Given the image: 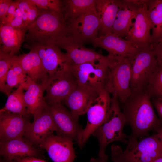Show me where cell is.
<instances>
[{"mask_svg": "<svg viewBox=\"0 0 162 162\" xmlns=\"http://www.w3.org/2000/svg\"><path fill=\"white\" fill-rule=\"evenodd\" d=\"M120 102L126 124L131 128V136L137 139L143 138L148 136L151 131L156 130L162 127L146 91L131 92L128 98Z\"/></svg>", "mask_w": 162, "mask_h": 162, "instance_id": "obj_1", "label": "cell"}, {"mask_svg": "<svg viewBox=\"0 0 162 162\" xmlns=\"http://www.w3.org/2000/svg\"><path fill=\"white\" fill-rule=\"evenodd\" d=\"M124 150L119 145H112L111 155L114 162H153L162 156V143L157 134L140 141L130 135Z\"/></svg>", "mask_w": 162, "mask_h": 162, "instance_id": "obj_2", "label": "cell"}, {"mask_svg": "<svg viewBox=\"0 0 162 162\" xmlns=\"http://www.w3.org/2000/svg\"><path fill=\"white\" fill-rule=\"evenodd\" d=\"M67 32L62 16L54 11L41 9L37 18L27 26L25 44H52L58 37L66 36Z\"/></svg>", "mask_w": 162, "mask_h": 162, "instance_id": "obj_3", "label": "cell"}, {"mask_svg": "<svg viewBox=\"0 0 162 162\" xmlns=\"http://www.w3.org/2000/svg\"><path fill=\"white\" fill-rule=\"evenodd\" d=\"M125 124V117L118 99L116 96H112L110 110L106 119L92 135L97 138L99 142V157L107 160L106 149L113 142H121L127 144L128 136L123 130Z\"/></svg>", "mask_w": 162, "mask_h": 162, "instance_id": "obj_4", "label": "cell"}, {"mask_svg": "<svg viewBox=\"0 0 162 162\" xmlns=\"http://www.w3.org/2000/svg\"><path fill=\"white\" fill-rule=\"evenodd\" d=\"M127 58L131 69V92L146 91L158 66L151 47L138 48Z\"/></svg>", "mask_w": 162, "mask_h": 162, "instance_id": "obj_5", "label": "cell"}, {"mask_svg": "<svg viewBox=\"0 0 162 162\" xmlns=\"http://www.w3.org/2000/svg\"><path fill=\"white\" fill-rule=\"evenodd\" d=\"M114 59L104 62L86 63L70 67L77 80L78 85L99 92L106 90L109 67Z\"/></svg>", "mask_w": 162, "mask_h": 162, "instance_id": "obj_6", "label": "cell"}, {"mask_svg": "<svg viewBox=\"0 0 162 162\" xmlns=\"http://www.w3.org/2000/svg\"><path fill=\"white\" fill-rule=\"evenodd\" d=\"M106 90L112 96L123 102L130 95L131 78L130 64L127 58H115L109 67Z\"/></svg>", "mask_w": 162, "mask_h": 162, "instance_id": "obj_7", "label": "cell"}, {"mask_svg": "<svg viewBox=\"0 0 162 162\" xmlns=\"http://www.w3.org/2000/svg\"><path fill=\"white\" fill-rule=\"evenodd\" d=\"M64 22L67 27L66 36L83 45L87 42L92 43L98 37L101 27V19L97 10Z\"/></svg>", "mask_w": 162, "mask_h": 162, "instance_id": "obj_8", "label": "cell"}, {"mask_svg": "<svg viewBox=\"0 0 162 162\" xmlns=\"http://www.w3.org/2000/svg\"><path fill=\"white\" fill-rule=\"evenodd\" d=\"M45 98L48 104L64 101L78 85L76 79L68 64L49 77L45 82Z\"/></svg>", "mask_w": 162, "mask_h": 162, "instance_id": "obj_9", "label": "cell"}, {"mask_svg": "<svg viewBox=\"0 0 162 162\" xmlns=\"http://www.w3.org/2000/svg\"><path fill=\"white\" fill-rule=\"evenodd\" d=\"M110 94L107 90H103L89 106L86 112V125L77 142L80 148L84 146L90 136L106 119L110 109L112 97Z\"/></svg>", "mask_w": 162, "mask_h": 162, "instance_id": "obj_10", "label": "cell"}, {"mask_svg": "<svg viewBox=\"0 0 162 162\" xmlns=\"http://www.w3.org/2000/svg\"><path fill=\"white\" fill-rule=\"evenodd\" d=\"M52 44L66 51L65 55L68 62L71 65L102 62L106 58L105 56L85 47L83 45L66 35L58 37Z\"/></svg>", "mask_w": 162, "mask_h": 162, "instance_id": "obj_11", "label": "cell"}, {"mask_svg": "<svg viewBox=\"0 0 162 162\" xmlns=\"http://www.w3.org/2000/svg\"><path fill=\"white\" fill-rule=\"evenodd\" d=\"M58 135L68 137L78 142L83 129L76 118L61 102L48 104Z\"/></svg>", "mask_w": 162, "mask_h": 162, "instance_id": "obj_12", "label": "cell"}, {"mask_svg": "<svg viewBox=\"0 0 162 162\" xmlns=\"http://www.w3.org/2000/svg\"><path fill=\"white\" fill-rule=\"evenodd\" d=\"M56 130L48 104L46 108L34 115V120L28 124L24 137L34 145L39 146L47 136Z\"/></svg>", "mask_w": 162, "mask_h": 162, "instance_id": "obj_13", "label": "cell"}, {"mask_svg": "<svg viewBox=\"0 0 162 162\" xmlns=\"http://www.w3.org/2000/svg\"><path fill=\"white\" fill-rule=\"evenodd\" d=\"M146 1L144 0L139 8L134 21L125 38L137 49L148 47L152 44V26L147 14Z\"/></svg>", "mask_w": 162, "mask_h": 162, "instance_id": "obj_14", "label": "cell"}, {"mask_svg": "<svg viewBox=\"0 0 162 162\" xmlns=\"http://www.w3.org/2000/svg\"><path fill=\"white\" fill-rule=\"evenodd\" d=\"M71 139L52 134L40 145L53 162H73L76 156Z\"/></svg>", "mask_w": 162, "mask_h": 162, "instance_id": "obj_15", "label": "cell"}, {"mask_svg": "<svg viewBox=\"0 0 162 162\" xmlns=\"http://www.w3.org/2000/svg\"><path fill=\"white\" fill-rule=\"evenodd\" d=\"M23 46L29 50L33 49L36 52L49 77L68 64L65 53H63L60 48L53 44L29 45L25 44Z\"/></svg>", "mask_w": 162, "mask_h": 162, "instance_id": "obj_16", "label": "cell"}, {"mask_svg": "<svg viewBox=\"0 0 162 162\" xmlns=\"http://www.w3.org/2000/svg\"><path fill=\"white\" fill-rule=\"evenodd\" d=\"M0 154L10 160L28 157L42 158L41 150L25 137L0 141Z\"/></svg>", "mask_w": 162, "mask_h": 162, "instance_id": "obj_17", "label": "cell"}, {"mask_svg": "<svg viewBox=\"0 0 162 162\" xmlns=\"http://www.w3.org/2000/svg\"><path fill=\"white\" fill-rule=\"evenodd\" d=\"M92 43L94 47L104 49L113 57L128 58L137 49L129 41L112 32L97 37Z\"/></svg>", "mask_w": 162, "mask_h": 162, "instance_id": "obj_18", "label": "cell"}, {"mask_svg": "<svg viewBox=\"0 0 162 162\" xmlns=\"http://www.w3.org/2000/svg\"><path fill=\"white\" fill-rule=\"evenodd\" d=\"M144 0H122L112 32L125 38L132 27L138 10Z\"/></svg>", "mask_w": 162, "mask_h": 162, "instance_id": "obj_19", "label": "cell"}, {"mask_svg": "<svg viewBox=\"0 0 162 162\" xmlns=\"http://www.w3.org/2000/svg\"><path fill=\"white\" fill-rule=\"evenodd\" d=\"M29 116L0 112V140L4 141L24 136Z\"/></svg>", "mask_w": 162, "mask_h": 162, "instance_id": "obj_20", "label": "cell"}, {"mask_svg": "<svg viewBox=\"0 0 162 162\" xmlns=\"http://www.w3.org/2000/svg\"><path fill=\"white\" fill-rule=\"evenodd\" d=\"M100 92L78 85L64 101L73 115L79 119L80 116L86 113L90 104L98 97Z\"/></svg>", "mask_w": 162, "mask_h": 162, "instance_id": "obj_21", "label": "cell"}, {"mask_svg": "<svg viewBox=\"0 0 162 162\" xmlns=\"http://www.w3.org/2000/svg\"><path fill=\"white\" fill-rule=\"evenodd\" d=\"M27 27L17 28L0 23V51L11 56L19 52L25 41Z\"/></svg>", "mask_w": 162, "mask_h": 162, "instance_id": "obj_22", "label": "cell"}, {"mask_svg": "<svg viewBox=\"0 0 162 162\" xmlns=\"http://www.w3.org/2000/svg\"><path fill=\"white\" fill-rule=\"evenodd\" d=\"M30 50L28 53L16 56L17 59L31 80L38 83H45L49 76L44 70L38 53L33 49Z\"/></svg>", "mask_w": 162, "mask_h": 162, "instance_id": "obj_23", "label": "cell"}, {"mask_svg": "<svg viewBox=\"0 0 162 162\" xmlns=\"http://www.w3.org/2000/svg\"><path fill=\"white\" fill-rule=\"evenodd\" d=\"M45 83H38L29 77L24 93V99L28 114L33 115L48 106L44 96L45 91Z\"/></svg>", "mask_w": 162, "mask_h": 162, "instance_id": "obj_24", "label": "cell"}, {"mask_svg": "<svg viewBox=\"0 0 162 162\" xmlns=\"http://www.w3.org/2000/svg\"><path fill=\"white\" fill-rule=\"evenodd\" d=\"M122 0H96V7L101 21V35L112 32Z\"/></svg>", "mask_w": 162, "mask_h": 162, "instance_id": "obj_25", "label": "cell"}, {"mask_svg": "<svg viewBox=\"0 0 162 162\" xmlns=\"http://www.w3.org/2000/svg\"><path fill=\"white\" fill-rule=\"evenodd\" d=\"M146 5L152 26V45L162 41V0H147Z\"/></svg>", "mask_w": 162, "mask_h": 162, "instance_id": "obj_26", "label": "cell"}, {"mask_svg": "<svg viewBox=\"0 0 162 162\" xmlns=\"http://www.w3.org/2000/svg\"><path fill=\"white\" fill-rule=\"evenodd\" d=\"M62 2L64 22L88 12L96 10V0H65Z\"/></svg>", "mask_w": 162, "mask_h": 162, "instance_id": "obj_27", "label": "cell"}, {"mask_svg": "<svg viewBox=\"0 0 162 162\" xmlns=\"http://www.w3.org/2000/svg\"><path fill=\"white\" fill-rule=\"evenodd\" d=\"M28 78L17 60L16 55L12 56L3 93L8 96L14 88H17L21 84L26 83Z\"/></svg>", "mask_w": 162, "mask_h": 162, "instance_id": "obj_28", "label": "cell"}, {"mask_svg": "<svg viewBox=\"0 0 162 162\" xmlns=\"http://www.w3.org/2000/svg\"><path fill=\"white\" fill-rule=\"evenodd\" d=\"M26 83L21 84L8 96L5 106L0 109V112H8L25 117L30 115L28 114L24 99V90H25Z\"/></svg>", "mask_w": 162, "mask_h": 162, "instance_id": "obj_29", "label": "cell"}, {"mask_svg": "<svg viewBox=\"0 0 162 162\" xmlns=\"http://www.w3.org/2000/svg\"><path fill=\"white\" fill-rule=\"evenodd\" d=\"M22 14L24 26L27 27L33 22L39 15L41 9L31 0H17Z\"/></svg>", "mask_w": 162, "mask_h": 162, "instance_id": "obj_30", "label": "cell"}, {"mask_svg": "<svg viewBox=\"0 0 162 162\" xmlns=\"http://www.w3.org/2000/svg\"><path fill=\"white\" fill-rule=\"evenodd\" d=\"M151 98H162V68L158 65L146 90Z\"/></svg>", "mask_w": 162, "mask_h": 162, "instance_id": "obj_31", "label": "cell"}, {"mask_svg": "<svg viewBox=\"0 0 162 162\" xmlns=\"http://www.w3.org/2000/svg\"><path fill=\"white\" fill-rule=\"evenodd\" d=\"M31 0L38 8L54 11L63 18L62 1L59 0Z\"/></svg>", "mask_w": 162, "mask_h": 162, "instance_id": "obj_32", "label": "cell"}, {"mask_svg": "<svg viewBox=\"0 0 162 162\" xmlns=\"http://www.w3.org/2000/svg\"><path fill=\"white\" fill-rule=\"evenodd\" d=\"M11 57L0 51V90L3 92L7 75L11 65Z\"/></svg>", "mask_w": 162, "mask_h": 162, "instance_id": "obj_33", "label": "cell"}, {"mask_svg": "<svg viewBox=\"0 0 162 162\" xmlns=\"http://www.w3.org/2000/svg\"><path fill=\"white\" fill-rule=\"evenodd\" d=\"M6 25L17 28L25 26L23 24L22 14L18 5L14 15Z\"/></svg>", "mask_w": 162, "mask_h": 162, "instance_id": "obj_34", "label": "cell"}, {"mask_svg": "<svg viewBox=\"0 0 162 162\" xmlns=\"http://www.w3.org/2000/svg\"><path fill=\"white\" fill-rule=\"evenodd\" d=\"M157 60L158 65L162 68V41L151 46Z\"/></svg>", "mask_w": 162, "mask_h": 162, "instance_id": "obj_35", "label": "cell"}, {"mask_svg": "<svg viewBox=\"0 0 162 162\" xmlns=\"http://www.w3.org/2000/svg\"><path fill=\"white\" fill-rule=\"evenodd\" d=\"M13 2L11 0H0V21L6 16L9 7Z\"/></svg>", "mask_w": 162, "mask_h": 162, "instance_id": "obj_36", "label": "cell"}, {"mask_svg": "<svg viewBox=\"0 0 162 162\" xmlns=\"http://www.w3.org/2000/svg\"><path fill=\"white\" fill-rule=\"evenodd\" d=\"M151 100L153 106L157 111L159 118L162 123V98H152Z\"/></svg>", "mask_w": 162, "mask_h": 162, "instance_id": "obj_37", "label": "cell"}, {"mask_svg": "<svg viewBox=\"0 0 162 162\" xmlns=\"http://www.w3.org/2000/svg\"><path fill=\"white\" fill-rule=\"evenodd\" d=\"M16 162H47L45 160L35 157H28L15 160Z\"/></svg>", "mask_w": 162, "mask_h": 162, "instance_id": "obj_38", "label": "cell"}, {"mask_svg": "<svg viewBox=\"0 0 162 162\" xmlns=\"http://www.w3.org/2000/svg\"><path fill=\"white\" fill-rule=\"evenodd\" d=\"M91 162H108L107 160L99 157L98 158H92L91 160Z\"/></svg>", "mask_w": 162, "mask_h": 162, "instance_id": "obj_39", "label": "cell"}, {"mask_svg": "<svg viewBox=\"0 0 162 162\" xmlns=\"http://www.w3.org/2000/svg\"><path fill=\"white\" fill-rule=\"evenodd\" d=\"M156 131L157 134L162 143V127L158 128Z\"/></svg>", "mask_w": 162, "mask_h": 162, "instance_id": "obj_40", "label": "cell"}, {"mask_svg": "<svg viewBox=\"0 0 162 162\" xmlns=\"http://www.w3.org/2000/svg\"><path fill=\"white\" fill-rule=\"evenodd\" d=\"M0 162H16L15 160H10L2 158L0 159Z\"/></svg>", "mask_w": 162, "mask_h": 162, "instance_id": "obj_41", "label": "cell"}, {"mask_svg": "<svg viewBox=\"0 0 162 162\" xmlns=\"http://www.w3.org/2000/svg\"><path fill=\"white\" fill-rule=\"evenodd\" d=\"M153 162H162V156L155 159Z\"/></svg>", "mask_w": 162, "mask_h": 162, "instance_id": "obj_42", "label": "cell"}]
</instances>
